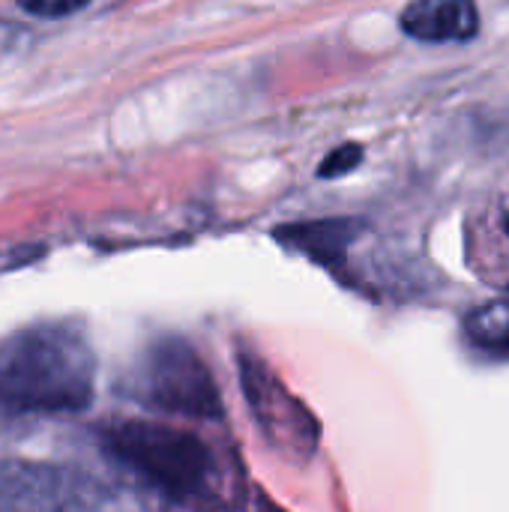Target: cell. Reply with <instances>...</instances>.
<instances>
[{
    "instance_id": "6da1fadb",
    "label": "cell",
    "mask_w": 509,
    "mask_h": 512,
    "mask_svg": "<svg viewBox=\"0 0 509 512\" xmlns=\"http://www.w3.org/2000/svg\"><path fill=\"white\" fill-rule=\"evenodd\" d=\"M96 357L72 324H36L0 342V414H75L93 402Z\"/></svg>"
},
{
    "instance_id": "7a4b0ae2",
    "label": "cell",
    "mask_w": 509,
    "mask_h": 512,
    "mask_svg": "<svg viewBox=\"0 0 509 512\" xmlns=\"http://www.w3.org/2000/svg\"><path fill=\"white\" fill-rule=\"evenodd\" d=\"M105 447L126 471L147 483V489L174 504L204 501L216 486V456L192 432L129 420L105 432Z\"/></svg>"
},
{
    "instance_id": "3957f363",
    "label": "cell",
    "mask_w": 509,
    "mask_h": 512,
    "mask_svg": "<svg viewBox=\"0 0 509 512\" xmlns=\"http://www.w3.org/2000/svg\"><path fill=\"white\" fill-rule=\"evenodd\" d=\"M135 393L144 405L171 417H222V396L213 372L189 342L174 336L159 339L144 351L135 369Z\"/></svg>"
},
{
    "instance_id": "277c9868",
    "label": "cell",
    "mask_w": 509,
    "mask_h": 512,
    "mask_svg": "<svg viewBox=\"0 0 509 512\" xmlns=\"http://www.w3.org/2000/svg\"><path fill=\"white\" fill-rule=\"evenodd\" d=\"M237 363H240V387L267 444L288 459H309L318 444V426L312 414L282 387L273 369L264 360H258L252 351L240 348Z\"/></svg>"
},
{
    "instance_id": "5b68a950",
    "label": "cell",
    "mask_w": 509,
    "mask_h": 512,
    "mask_svg": "<svg viewBox=\"0 0 509 512\" xmlns=\"http://www.w3.org/2000/svg\"><path fill=\"white\" fill-rule=\"evenodd\" d=\"M105 501V489L81 471L0 462V510H96Z\"/></svg>"
},
{
    "instance_id": "8992f818",
    "label": "cell",
    "mask_w": 509,
    "mask_h": 512,
    "mask_svg": "<svg viewBox=\"0 0 509 512\" xmlns=\"http://www.w3.org/2000/svg\"><path fill=\"white\" fill-rule=\"evenodd\" d=\"M399 24L417 42H471L480 33V9L474 0H411Z\"/></svg>"
},
{
    "instance_id": "52a82bcc",
    "label": "cell",
    "mask_w": 509,
    "mask_h": 512,
    "mask_svg": "<svg viewBox=\"0 0 509 512\" xmlns=\"http://www.w3.org/2000/svg\"><path fill=\"white\" fill-rule=\"evenodd\" d=\"M468 264L477 276L509 291V198H498L468 222Z\"/></svg>"
},
{
    "instance_id": "ba28073f",
    "label": "cell",
    "mask_w": 509,
    "mask_h": 512,
    "mask_svg": "<svg viewBox=\"0 0 509 512\" xmlns=\"http://www.w3.org/2000/svg\"><path fill=\"white\" fill-rule=\"evenodd\" d=\"M465 333L474 345L509 351V300H492L465 315Z\"/></svg>"
},
{
    "instance_id": "9c48e42d",
    "label": "cell",
    "mask_w": 509,
    "mask_h": 512,
    "mask_svg": "<svg viewBox=\"0 0 509 512\" xmlns=\"http://www.w3.org/2000/svg\"><path fill=\"white\" fill-rule=\"evenodd\" d=\"M360 162H363V147L360 144H342L333 153H327V159L318 168V177H324V180L342 177V174L354 171Z\"/></svg>"
},
{
    "instance_id": "30bf717a",
    "label": "cell",
    "mask_w": 509,
    "mask_h": 512,
    "mask_svg": "<svg viewBox=\"0 0 509 512\" xmlns=\"http://www.w3.org/2000/svg\"><path fill=\"white\" fill-rule=\"evenodd\" d=\"M90 0H18V6L39 18H66L87 6Z\"/></svg>"
}]
</instances>
